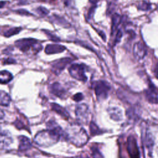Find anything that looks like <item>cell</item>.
<instances>
[{
	"instance_id": "cell-1",
	"label": "cell",
	"mask_w": 158,
	"mask_h": 158,
	"mask_svg": "<svg viewBox=\"0 0 158 158\" xmlns=\"http://www.w3.org/2000/svg\"><path fill=\"white\" fill-rule=\"evenodd\" d=\"M47 127V130L38 132L35 137V142L40 146H51L64 135L61 127L54 121H49Z\"/></svg>"
},
{
	"instance_id": "cell-2",
	"label": "cell",
	"mask_w": 158,
	"mask_h": 158,
	"mask_svg": "<svg viewBox=\"0 0 158 158\" xmlns=\"http://www.w3.org/2000/svg\"><path fill=\"white\" fill-rule=\"evenodd\" d=\"M67 137L72 142L77 146L85 145L88 139L87 132L82 128L72 127L68 132Z\"/></svg>"
},
{
	"instance_id": "cell-3",
	"label": "cell",
	"mask_w": 158,
	"mask_h": 158,
	"mask_svg": "<svg viewBox=\"0 0 158 158\" xmlns=\"http://www.w3.org/2000/svg\"><path fill=\"white\" fill-rule=\"evenodd\" d=\"M15 45L24 53H26L30 49H32L33 51L36 53L42 49V46L38 45V41L34 38H23L19 40L15 41Z\"/></svg>"
},
{
	"instance_id": "cell-4",
	"label": "cell",
	"mask_w": 158,
	"mask_h": 158,
	"mask_svg": "<svg viewBox=\"0 0 158 158\" xmlns=\"http://www.w3.org/2000/svg\"><path fill=\"white\" fill-rule=\"evenodd\" d=\"M93 88L98 100L101 101L106 99L111 90V87L105 81L99 80L93 83Z\"/></svg>"
},
{
	"instance_id": "cell-5",
	"label": "cell",
	"mask_w": 158,
	"mask_h": 158,
	"mask_svg": "<svg viewBox=\"0 0 158 158\" xmlns=\"http://www.w3.org/2000/svg\"><path fill=\"white\" fill-rule=\"evenodd\" d=\"M85 67L84 64H73L70 66L69 72L71 76L75 79L85 82L88 80L85 74Z\"/></svg>"
},
{
	"instance_id": "cell-6",
	"label": "cell",
	"mask_w": 158,
	"mask_h": 158,
	"mask_svg": "<svg viewBox=\"0 0 158 158\" xmlns=\"http://www.w3.org/2000/svg\"><path fill=\"white\" fill-rule=\"evenodd\" d=\"M127 147L130 158H140L137 140L134 137L130 136L128 138Z\"/></svg>"
},
{
	"instance_id": "cell-7",
	"label": "cell",
	"mask_w": 158,
	"mask_h": 158,
	"mask_svg": "<svg viewBox=\"0 0 158 158\" xmlns=\"http://www.w3.org/2000/svg\"><path fill=\"white\" fill-rule=\"evenodd\" d=\"M76 114L78 121L81 123H87L89 118V109L87 105L82 104L77 105L76 109Z\"/></svg>"
},
{
	"instance_id": "cell-8",
	"label": "cell",
	"mask_w": 158,
	"mask_h": 158,
	"mask_svg": "<svg viewBox=\"0 0 158 158\" xmlns=\"http://www.w3.org/2000/svg\"><path fill=\"white\" fill-rule=\"evenodd\" d=\"M72 60L70 57H64L54 61L52 64L51 70L53 72L57 75V76L59 75L64 69L66 66L72 62Z\"/></svg>"
},
{
	"instance_id": "cell-9",
	"label": "cell",
	"mask_w": 158,
	"mask_h": 158,
	"mask_svg": "<svg viewBox=\"0 0 158 158\" xmlns=\"http://www.w3.org/2000/svg\"><path fill=\"white\" fill-rule=\"evenodd\" d=\"M133 51H134V56L138 60L143 59L147 53L145 45L141 42H137L134 45Z\"/></svg>"
},
{
	"instance_id": "cell-10",
	"label": "cell",
	"mask_w": 158,
	"mask_h": 158,
	"mask_svg": "<svg viewBox=\"0 0 158 158\" xmlns=\"http://www.w3.org/2000/svg\"><path fill=\"white\" fill-rule=\"evenodd\" d=\"M50 91L51 93L54 95L61 99L65 98V96H66V93H67V91H66L65 88L57 82L54 83L52 85H51Z\"/></svg>"
},
{
	"instance_id": "cell-11",
	"label": "cell",
	"mask_w": 158,
	"mask_h": 158,
	"mask_svg": "<svg viewBox=\"0 0 158 158\" xmlns=\"http://www.w3.org/2000/svg\"><path fill=\"white\" fill-rule=\"evenodd\" d=\"M12 143V138L7 131L0 132V147L5 148L10 146Z\"/></svg>"
},
{
	"instance_id": "cell-12",
	"label": "cell",
	"mask_w": 158,
	"mask_h": 158,
	"mask_svg": "<svg viewBox=\"0 0 158 158\" xmlns=\"http://www.w3.org/2000/svg\"><path fill=\"white\" fill-rule=\"evenodd\" d=\"M66 48L61 45L48 44L46 46L45 51L48 54H53L62 53L65 50Z\"/></svg>"
},
{
	"instance_id": "cell-13",
	"label": "cell",
	"mask_w": 158,
	"mask_h": 158,
	"mask_svg": "<svg viewBox=\"0 0 158 158\" xmlns=\"http://www.w3.org/2000/svg\"><path fill=\"white\" fill-rule=\"evenodd\" d=\"M146 97L148 101L151 103H157V88L154 85V84H150L148 89L146 91Z\"/></svg>"
},
{
	"instance_id": "cell-14",
	"label": "cell",
	"mask_w": 158,
	"mask_h": 158,
	"mask_svg": "<svg viewBox=\"0 0 158 158\" xmlns=\"http://www.w3.org/2000/svg\"><path fill=\"white\" fill-rule=\"evenodd\" d=\"M19 149L21 151H27L32 147V144L29 138L25 136L19 137Z\"/></svg>"
},
{
	"instance_id": "cell-15",
	"label": "cell",
	"mask_w": 158,
	"mask_h": 158,
	"mask_svg": "<svg viewBox=\"0 0 158 158\" xmlns=\"http://www.w3.org/2000/svg\"><path fill=\"white\" fill-rule=\"evenodd\" d=\"M49 19H50V21H52L53 23L59 25V26H61L65 28H69V27H71L70 24L64 18L61 17V16L53 14L52 16H51Z\"/></svg>"
},
{
	"instance_id": "cell-16",
	"label": "cell",
	"mask_w": 158,
	"mask_h": 158,
	"mask_svg": "<svg viewBox=\"0 0 158 158\" xmlns=\"http://www.w3.org/2000/svg\"><path fill=\"white\" fill-rule=\"evenodd\" d=\"M51 107L55 112H56L58 114H60L61 116H62L63 118L68 119L69 118V114L68 111L65 110V108L62 107L60 105L56 103H52Z\"/></svg>"
},
{
	"instance_id": "cell-17",
	"label": "cell",
	"mask_w": 158,
	"mask_h": 158,
	"mask_svg": "<svg viewBox=\"0 0 158 158\" xmlns=\"http://www.w3.org/2000/svg\"><path fill=\"white\" fill-rule=\"evenodd\" d=\"M122 22V17L121 16L115 13L112 15V26H111V34H112L114 33L118 30V28L120 24Z\"/></svg>"
},
{
	"instance_id": "cell-18",
	"label": "cell",
	"mask_w": 158,
	"mask_h": 158,
	"mask_svg": "<svg viewBox=\"0 0 158 158\" xmlns=\"http://www.w3.org/2000/svg\"><path fill=\"white\" fill-rule=\"evenodd\" d=\"M108 112L111 118L115 121H120L122 119V114L121 111L118 107H112L108 109Z\"/></svg>"
},
{
	"instance_id": "cell-19",
	"label": "cell",
	"mask_w": 158,
	"mask_h": 158,
	"mask_svg": "<svg viewBox=\"0 0 158 158\" xmlns=\"http://www.w3.org/2000/svg\"><path fill=\"white\" fill-rule=\"evenodd\" d=\"M13 79L12 75L7 71H0V84H7Z\"/></svg>"
},
{
	"instance_id": "cell-20",
	"label": "cell",
	"mask_w": 158,
	"mask_h": 158,
	"mask_svg": "<svg viewBox=\"0 0 158 158\" xmlns=\"http://www.w3.org/2000/svg\"><path fill=\"white\" fill-rule=\"evenodd\" d=\"M11 102L10 96L4 91L0 90V106H7Z\"/></svg>"
},
{
	"instance_id": "cell-21",
	"label": "cell",
	"mask_w": 158,
	"mask_h": 158,
	"mask_svg": "<svg viewBox=\"0 0 158 158\" xmlns=\"http://www.w3.org/2000/svg\"><path fill=\"white\" fill-rule=\"evenodd\" d=\"M22 30L21 27H12L10 29L5 31L3 34V35L6 37H10L13 35H17Z\"/></svg>"
},
{
	"instance_id": "cell-22",
	"label": "cell",
	"mask_w": 158,
	"mask_h": 158,
	"mask_svg": "<svg viewBox=\"0 0 158 158\" xmlns=\"http://www.w3.org/2000/svg\"><path fill=\"white\" fill-rule=\"evenodd\" d=\"M90 133L92 135H96L101 134V130L99 129V128L96 126V125L93 123L91 122L90 125Z\"/></svg>"
},
{
	"instance_id": "cell-23",
	"label": "cell",
	"mask_w": 158,
	"mask_h": 158,
	"mask_svg": "<svg viewBox=\"0 0 158 158\" xmlns=\"http://www.w3.org/2000/svg\"><path fill=\"white\" fill-rule=\"evenodd\" d=\"M43 32L45 33L46 35L48 37V38L50 40L54 41V42H59V41H61V40L59 37H57L56 35L53 34L51 32H49L46 30H43Z\"/></svg>"
},
{
	"instance_id": "cell-24",
	"label": "cell",
	"mask_w": 158,
	"mask_h": 158,
	"mask_svg": "<svg viewBox=\"0 0 158 158\" xmlns=\"http://www.w3.org/2000/svg\"><path fill=\"white\" fill-rule=\"evenodd\" d=\"M151 4H149V3L146 1H142L138 6V10L141 11H148L151 9Z\"/></svg>"
},
{
	"instance_id": "cell-25",
	"label": "cell",
	"mask_w": 158,
	"mask_h": 158,
	"mask_svg": "<svg viewBox=\"0 0 158 158\" xmlns=\"http://www.w3.org/2000/svg\"><path fill=\"white\" fill-rule=\"evenodd\" d=\"M37 12L41 17H44V16L47 15L49 11L46 9V7H44L43 6H40L36 10Z\"/></svg>"
},
{
	"instance_id": "cell-26",
	"label": "cell",
	"mask_w": 158,
	"mask_h": 158,
	"mask_svg": "<svg viewBox=\"0 0 158 158\" xmlns=\"http://www.w3.org/2000/svg\"><path fill=\"white\" fill-rule=\"evenodd\" d=\"M92 154L93 158H103V156H102L101 153L95 147H93L92 148Z\"/></svg>"
},
{
	"instance_id": "cell-27",
	"label": "cell",
	"mask_w": 158,
	"mask_h": 158,
	"mask_svg": "<svg viewBox=\"0 0 158 158\" xmlns=\"http://www.w3.org/2000/svg\"><path fill=\"white\" fill-rule=\"evenodd\" d=\"M122 35H123V34H122V31L120 29H119L117 32V34H116V35H115V40H114V45H116L119 42H120L121 40L122 37Z\"/></svg>"
},
{
	"instance_id": "cell-28",
	"label": "cell",
	"mask_w": 158,
	"mask_h": 158,
	"mask_svg": "<svg viewBox=\"0 0 158 158\" xmlns=\"http://www.w3.org/2000/svg\"><path fill=\"white\" fill-rule=\"evenodd\" d=\"M96 7H97V6L96 4H93V6L92 7H91L90 8V10H89L88 12V19H90L91 17H92V15L94 14V12L95 11Z\"/></svg>"
},
{
	"instance_id": "cell-29",
	"label": "cell",
	"mask_w": 158,
	"mask_h": 158,
	"mask_svg": "<svg viewBox=\"0 0 158 158\" xmlns=\"http://www.w3.org/2000/svg\"><path fill=\"white\" fill-rule=\"evenodd\" d=\"M73 99H74L75 101H77V102H79V101H82L83 99H84V96H83V95L81 93H78L77 94L75 95L73 97Z\"/></svg>"
},
{
	"instance_id": "cell-30",
	"label": "cell",
	"mask_w": 158,
	"mask_h": 158,
	"mask_svg": "<svg viewBox=\"0 0 158 158\" xmlns=\"http://www.w3.org/2000/svg\"><path fill=\"white\" fill-rule=\"evenodd\" d=\"M16 12L19 14H22V15H32L33 14H32L30 12H29V11L25 10H19Z\"/></svg>"
},
{
	"instance_id": "cell-31",
	"label": "cell",
	"mask_w": 158,
	"mask_h": 158,
	"mask_svg": "<svg viewBox=\"0 0 158 158\" xmlns=\"http://www.w3.org/2000/svg\"><path fill=\"white\" fill-rule=\"evenodd\" d=\"M15 62V61L13 59H11V58H7V59L5 60L4 61V64H12Z\"/></svg>"
},
{
	"instance_id": "cell-32",
	"label": "cell",
	"mask_w": 158,
	"mask_h": 158,
	"mask_svg": "<svg viewBox=\"0 0 158 158\" xmlns=\"http://www.w3.org/2000/svg\"><path fill=\"white\" fill-rule=\"evenodd\" d=\"M98 34L99 35H100V37L102 38V39L104 41H106V35H105V34H104V33L103 32H102V31H98Z\"/></svg>"
},
{
	"instance_id": "cell-33",
	"label": "cell",
	"mask_w": 158,
	"mask_h": 158,
	"mask_svg": "<svg viewBox=\"0 0 158 158\" xmlns=\"http://www.w3.org/2000/svg\"><path fill=\"white\" fill-rule=\"evenodd\" d=\"M72 0H64V4L66 6H69L71 5V2Z\"/></svg>"
},
{
	"instance_id": "cell-34",
	"label": "cell",
	"mask_w": 158,
	"mask_h": 158,
	"mask_svg": "<svg viewBox=\"0 0 158 158\" xmlns=\"http://www.w3.org/2000/svg\"><path fill=\"white\" fill-rule=\"evenodd\" d=\"M4 116V112H3V111L0 108V119H3Z\"/></svg>"
},
{
	"instance_id": "cell-35",
	"label": "cell",
	"mask_w": 158,
	"mask_h": 158,
	"mask_svg": "<svg viewBox=\"0 0 158 158\" xmlns=\"http://www.w3.org/2000/svg\"><path fill=\"white\" fill-rule=\"evenodd\" d=\"M99 0H89V2L93 4H96Z\"/></svg>"
},
{
	"instance_id": "cell-36",
	"label": "cell",
	"mask_w": 158,
	"mask_h": 158,
	"mask_svg": "<svg viewBox=\"0 0 158 158\" xmlns=\"http://www.w3.org/2000/svg\"><path fill=\"white\" fill-rule=\"evenodd\" d=\"M5 5V2L4 1H0V8H2L4 7Z\"/></svg>"
},
{
	"instance_id": "cell-37",
	"label": "cell",
	"mask_w": 158,
	"mask_h": 158,
	"mask_svg": "<svg viewBox=\"0 0 158 158\" xmlns=\"http://www.w3.org/2000/svg\"><path fill=\"white\" fill-rule=\"evenodd\" d=\"M79 158H88V157H80Z\"/></svg>"
}]
</instances>
